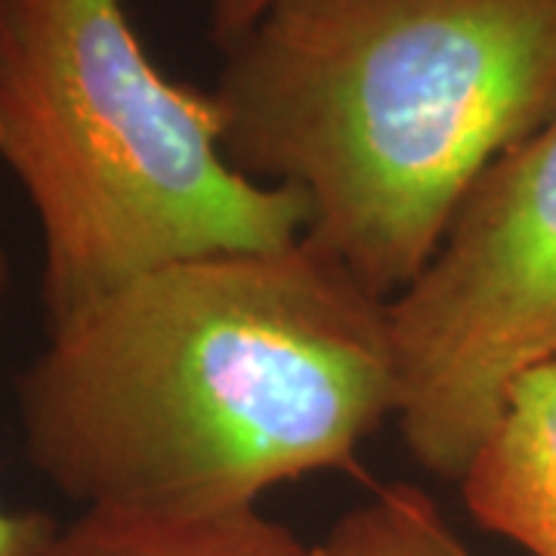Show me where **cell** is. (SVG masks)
Segmentation results:
<instances>
[{"label":"cell","instance_id":"6da1fadb","mask_svg":"<svg viewBox=\"0 0 556 556\" xmlns=\"http://www.w3.org/2000/svg\"><path fill=\"white\" fill-rule=\"evenodd\" d=\"M396 405L390 300L306 239L134 278L53 325L20 378L28 460L84 510L142 517L356 470Z\"/></svg>","mask_w":556,"mask_h":556},{"label":"cell","instance_id":"7a4b0ae2","mask_svg":"<svg viewBox=\"0 0 556 556\" xmlns=\"http://www.w3.org/2000/svg\"><path fill=\"white\" fill-rule=\"evenodd\" d=\"M211 93L229 164L298 192L303 239L396 300L556 109V0H273Z\"/></svg>","mask_w":556,"mask_h":556},{"label":"cell","instance_id":"3957f363","mask_svg":"<svg viewBox=\"0 0 556 556\" xmlns=\"http://www.w3.org/2000/svg\"><path fill=\"white\" fill-rule=\"evenodd\" d=\"M0 159L40 219L50 328L161 266L306 232L298 192L229 164L214 93L149 60L124 0H0Z\"/></svg>","mask_w":556,"mask_h":556},{"label":"cell","instance_id":"277c9868","mask_svg":"<svg viewBox=\"0 0 556 556\" xmlns=\"http://www.w3.org/2000/svg\"><path fill=\"white\" fill-rule=\"evenodd\" d=\"M390 321L402 439L460 482L514 387L556 358V109L482 170Z\"/></svg>","mask_w":556,"mask_h":556},{"label":"cell","instance_id":"5b68a950","mask_svg":"<svg viewBox=\"0 0 556 556\" xmlns=\"http://www.w3.org/2000/svg\"><path fill=\"white\" fill-rule=\"evenodd\" d=\"M460 495L482 529L532 556H556V358L514 387Z\"/></svg>","mask_w":556,"mask_h":556},{"label":"cell","instance_id":"8992f818","mask_svg":"<svg viewBox=\"0 0 556 556\" xmlns=\"http://www.w3.org/2000/svg\"><path fill=\"white\" fill-rule=\"evenodd\" d=\"M38 556H313L257 507L217 517H142L84 510L56 526Z\"/></svg>","mask_w":556,"mask_h":556},{"label":"cell","instance_id":"52a82bcc","mask_svg":"<svg viewBox=\"0 0 556 556\" xmlns=\"http://www.w3.org/2000/svg\"><path fill=\"white\" fill-rule=\"evenodd\" d=\"M313 556H473L412 485H390L358 504L318 544Z\"/></svg>","mask_w":556,"mask_h":556},{"label":"cell","instance_id":"ba28073f","mask_svg":"<svg viewBox=\"0 0 556 556\" xmlns=\"http://www.w3.org/2000/svg\"><path fill=\"white\" fill-rule=\"evenodd\" d=\"M10 281L7 254L0 248V298ZM56 532V522L40 514H7L0 507V556H38L47 538Z\"/></svg>","mask_w":556,"mask_h":556},{"label":"cell","instance_id":"9c48e42d","mask_svg":"<svg viewBox=\"0 0 556 556\" xmlns=\"http://www.w3.org/2000/svg\"><path fill=\"white\" fill-rule=\"evenodd\" d=\"M273 0H211V31L223 47L244 38Z\"/></svg>","mask_w":556,"mask_h":556}]
</instances>
